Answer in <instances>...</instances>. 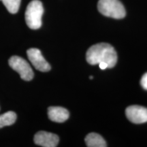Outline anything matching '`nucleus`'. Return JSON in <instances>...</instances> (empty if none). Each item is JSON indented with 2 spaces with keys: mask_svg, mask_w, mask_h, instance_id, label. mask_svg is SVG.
<instances>
[{
  "mask_svg": "<svg viewBox=\"0 0 147 147\" xmlns=\"http://www.w3.org/2000/svg\"><path fill=\"white\" fill-rule=\"evenodd\" d=\"M86 59L91 65H97L103 62L108 64V68H112L117 62V55L115 49L109 44L100 43L89 48Z\"/></svg>",
  "mask_w": 147,
  "mask_h": 147,
  "instance_id": "f257e3e1",
  "label": "nucleus"
},
{
  "mask_svg": "<svg viewBox=\"0 0 147 147\" xmlns=\"http://www.w3.org/2000/svg\"><path fill=\"white\" fill-rule=\"evenodd\" d=\"M44 7L39 0H33L27 5L25 11V21L29 28L38 29L42 26Z\"/></svg>",
  "mask_w": 147,
  "mask_h": 147,
  "instance_id": "f03ea898",
  "label": "nucleus"
},
{
  "mask_svg": "<svg viewBox=\"0 0 147 147\" xmlns=\"http://www.w3.org/2000/svg\"><path fill=\"white\" fill-rule=\"evenodd\" d=\"M99 12L108 17L121 19L126 15L124 5L119 0H99Z\"/></svg>",
  "mask_w": 147,
  "mask_h": 147,
  "instance_id": "7ed1b4c3",
  "label": "nucleus"
},
{
  "mask_svg": "<svg viewBox=\"0 0 147 147\" xmlns=\"http://www.w3.org/2000/svg\"><path fill=\"white\" fill-rule=\"evenodd\" d=\"M8 63L11 68L19 74L23 80L30 81L34 78V74L32 67L23 58L18 56H12L9 59Z\"/></svg>",
  "mask_w": 147,
  "mask_h": 147,
  "instance_id": "20e7f679",
  "label": "nucleus"
},
{
  "mask_svg": "<svg viewBox=\"0 0 147 147\" xmlns=\"http://www.w3.org/2000/svg\"><path fill=\"white\" fill-rule=\"evenodd\" d=\"M27 55L31 63L36 69L43 72L51 70V65L46 61L39 49L35 48L29 49L27 51Z\"/></svg>",
  "mask_w": 147,
  "mask_h": 147,
  "instance_id": "39448f33",
  "label": "nucleus"
},
{
  "mask_svg": "<svg viewBox=\"0 0 147 147\" xmlns=\"http://www.w3.org/2000/svg\"><path fill=\"white\" fill-rule=\"evenodd\" d=\"M127 118L136 124L147 122V108L141 106H130L125 110Z\"/></svg>",
  "mask_w": 147,
  "mask_h": 147,
  "instance_id": "423d86ee",
  "label": "nucleus"
},
{
  "mask_svg": "<svg viewBox=\"0 0 147 147\" xmlns=\"http://www.w3.org/2000/svg\"><path fill=\"white\" fill-rule=\"evenodd\" d=\"M35 144L43 147H55L57 146L59 138L56 134L47 131H38L34 136Z\"/></svg>",
  "mask_w": 147,
  "mask_h": 147,
  "instance_id": "0eeeda50",
  "label": "nucleus"
},
{
  "mask_svg": "<svg viewBox=\"0 0 147 147\" xmlns=\"http://www.w3.org/2000/svg\"><path fill=\"white\" fill-rule=\"evenodd\" d=\"M48 116L51 121L56 123H63L69 118V112L62 107L52 106L48 108Z\"/></svg>",
  "mask_w": 147,
  "mask_h": 147,
  "instance_id": "6e6552de",
  "label": "nucleus"
},
{
  "mask_svg": "<svg viewBox=\"0 0 147 147\" xmlns=\"http://www.w3.org/2000/svg\"><path fill=\"white\" fill-rule=\"evenodd\" d=\"M86 144L89 147H106V141L100 135L96 133H90L86 136L85 139Z\"/></svg>",
  "mask_w": 147,
  "mask_h": 147,
  "instance_id": "1a4fd4ad",
  "label": "nucleus"
},
{
  "mask_svg": "<svg viewBox=\"0 0 147 147\" xmlns=\"http://www.w3.org/2000/svg\"><path fill=\"white\" fill-rule=\"evenodd\" d=\"M16 114L13 111H8L0 115V129L13 125L16 120Z\"/></svg>",
  "mask_w": 147,
  "mask_h": 147,
  "instance_id": "9d476101",
  "label": "nucleus"
},
{
  "mask_svg": "<svg viewBox=\"0 0 147 147\" xmlns=\"http://www.w3.org/2000/svg\"><path fill=\"white\" fill-rule=\"evenodd\" d=\"M10 13L16 14L19 10L21 0H0Z\"/></svg>",
  "mask_w": 147,
  "mask_h": 147,
  "instance_id": "9b49d317",
  "label": "nucleus"
},
{
  "mask_svg": "<svg viewBox=\"0 0 147 147\" xmlns=\"http://www.w3.org/2000/svg\"><path fill=\"white\" fill-rule=\"evenodd\" d=\"M140 84L142 88L147 91V72L143 75L140 80Z\"/></svg>",
  "mask_w": 147,
  "mask_h": 147,
  "instance_id": "f8f14e48",
  "label": "nucleus"
},
{
  "mask_svg": "<svg viewBox=\"0 0 147 147\" xmlns=\"http://www.w3.org/2000/svg\"><path fill=\"white\" fill-rule=\"evenodd\" d=\"M99 66H100V68L101 69H105L106 68H108V65L107 63H103V62H102V63H100L98 64Z\"/></svg>",
  "mask_w": 147,
  "mask_h": 147,
  "instance_id": "ddd939ff",
  "label": "nucleus"
}]
</instances>
